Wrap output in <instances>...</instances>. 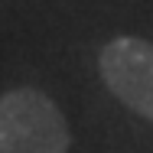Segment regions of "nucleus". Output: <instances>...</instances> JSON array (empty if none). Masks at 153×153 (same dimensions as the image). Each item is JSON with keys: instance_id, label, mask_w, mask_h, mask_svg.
<instances>
[{"instance_id": "f257e3e1", "label": "nucleus", "mask_w": 153, "mask_h": 153, "mask_svg": "<svg viewBox=\"0 0 153 153\" xmlns=\"http://www.w3.org/2000/svg\"><path fill=\"white\" fill-rule=\"evenodd\" d=\"M72 130L59 104L39 88L0 94V153H68Z\"/></svg>"}, {"instance_id": "f03ea898", "label": "nucleus", "mask_w": 153, "mask_h": 153, "mask_svg": "<svg viewBox=\"0 0 153 153\" xmlns=\"http://www.w3.org/2000/svg\"><path fill=\"white\" fill-rule=\"evenodd\" d=\"M98 72L108 91L124 108L153 121V42L140 36H114L101 56Z\"/></svg>"}]
</instances>
